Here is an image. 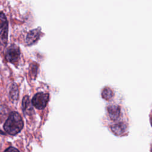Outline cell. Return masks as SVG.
<instances>
[{
	"label": "cell",
	"mask_w": 152,
	"mask_h": 152,
	"mask_svg": "<svg viewBox=\"0 0 152 152\" xmlns=\"http://www.w3.org/2000/svg\"><path fill=\"white\" fill-rule=\"evenodd\" d=\"M111 129L115 135H122L126 131L127 125L124 122H119L113 125Z\"/></svg>",
	"instance_id": "6"
},
{
	"label": "cell",
	"mask_w": 152,
	"mask_h": 152,
	"mask_svg": "<svg viewBox=\"0 0 152 152\" xmlns=\"http://www.w3.org/2000/svg\"><path fill=\"white\" fill-rule=\"evenodd\" d=\"M10 95L11 98L13 100H16L18 96V90L17 86L15 84H12L10 87Z\"/></svg>",
	"instance_id": "9"
},
{
	"label": "cell",
	"mask_w": 152,
	"mask_h": 152,
	"mask_svg": "<svg viewBox=\"0 0 152 152\" xmlns=\"http://www.w3.org/2000/svg\"><path fill=\"white\" fill-rule=\"evenodd\" d=\"M40 32L39 29H35L29 31L26 36V43L28 45H30L36 42L38 40L40 36Z\"/></svg>",
	"instance_id": "5"
},
{
	"label": "cell",
	"mask_w": 152,
	"mask_h": 152,
	"mask_svg": "<svg viewBox=\"0 0 152 152\" xmlns=\"http://www.w3.org/2000/svg\"><path fill=\"white\" fill-rule=\"evenodd\" d=\"M102 97L105 100H109L113 96L112 91L108 87L104 88L102 92Z\"/></svg>",
	"instance_id": "10"
},
{
	"label": "cell",
	"mask_w": 152,
	"mask_h": 152,
	"mask_svg": "<svg viewBox=\"0 0 152 152\" xmlns=\"http://www.w3.org/2000/svg\"><path fill=\"white\" fill-rule=\"evenodd\" d=\"M109 115L111 119L116 120L120 115V107L116 105H110L107 107Z\"/></svg>",
	"instance_id": "7"
},
{
	"label": "cell",
	"mask_w": 152,
	"mask_h": 152,
	"mask_svg": "<svg viewBox=\"0 0 152 152\" xmlns=\"http://www.w3.org/2000/svg\"><path fill=\"white\" fill-rule=\"evenodd\" d=\"M4 152H19V151L13 147H10L7 148Z\"/></svg>",
	"instance_id": "11"
},
{
	"label": "cell",
	"mask_w": 152,
	"mask_h": 152,
	"mask_svg": "<svg viewBox=\"0 0 152 152\" xmlns=\"http://www.w3.org/2000/svg\"><path fill=\"white\" fill-rule=\"evenodd\" d=\"M8 40V21L5 15L0 12V41L5 45Z\"/></svg>",
	"instance_id": "2"
},
{
	"label": "cell",
	"mask_w": 152,
	"mask_h": 152,
	"mask_svg": "<svg viewBox=\"0 0 152 152\" xmlns=\"http://www.w3.org/2000/svg\"><path fill=\"white\" fill-rule=\"evenodd\" d=\"M23 125V121L20 114L16 112H12L5 121L4 129L8 134L14 135L21 131Z\"/></svg>",
	"instance_id": "1"
},
{
	"label": "cell",
	"mask_w": 152,
	"mask_h": 152,
	"mask_svg": "<svg viewBox=\"0 0 152 152\" xmlns=\"http://www.w3.org/2000/svg\"><path fill=\"white\" fill-rule=\"evenodd\" d=\"M22 106L23 110L25 114L30 115L31 113H33V112H34L29 97L27 96L24 97L22 102Z\"/></svg>",
	"instance_id": "8"
},
{
	"label": "cell",
	"mask_w": 152,
	"mask_h": 152,
	"mask_svg": "<svg viewBox=\"0 0 152 152\" xmlns=\"http://www.w3.org/2000/svg\"><path fill=\"white\" fill-rule=\"evenodd\" d=\"M20 56V51L19 48L15 45H12L8 48L5 57L8 62L15 64L19 60Z\"/></svg>",
	"instance_id": "4"
},
{
	"label": "cell",
	"mask_w": 152,
	"mask_h": 152,
	"mask_svg": "<svg viewBox=\"0 0 152 152\" xmlns=\"http://www.w3.org/2000/svg\"><path fill=\"white\" fill-rule=\"evenodd\" d=\"M49 100V94L44 93H37L32 99V104L38 109L45 108Z\"/></svg>",
	"instance_id": "3"
}]
</instances>
